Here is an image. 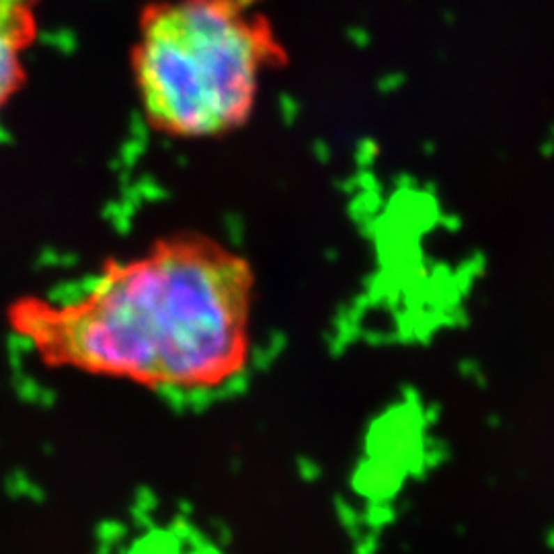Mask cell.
Returning a JSON list of instances; mask_svg holds the SVG:
<instances>
[{
  "label": "cell",
  "mask_w": 554,
  "mask_h": 554,
  "mask_svg": "<svg viewBox=\"0 0 554 554\" xmlns=\"http://www.w3.org/2000/svg\"><path fill=\"white\" fill-rule=\"evenodd\" d=\"M257 273L247 255L199 230L109 257L70 294L15 298L10 332L47 369L210 397L251 368Z\"/></svg>",
  "instance_id": "cell-1"
},
{
  "label": "cell",
  "mask_w": 554,
  "mask_h": 554,
  "mask_svg": "<svg viewBox=\"0 0 554 554\" xmlns=\"http://www.w3.org/2000/svg\"><path fill=\"white\" fill-rule=\"evenodd\" d=\"M39 0H0V117L27 84V52L37 39Z\"/></svg>",
  "instance_id": "cell-3"
},
{
  "label": "cell",
  "mask_w": 554,
  "mask_h": 554,
  "mask_svg": "<svg viewBox=\"0 0 554 554\" xmlns=\"http://www.w3.org/2000/svg\"><path fill=\"white\" fill-rule=\"evenodd\" d=\"M261 2L156 0L142 8L130 76L154 134L216 140L253 119L263 82L290 62Z\"/></svg>",
  "instance_id": "cell-2"
}]
</instances>
